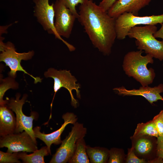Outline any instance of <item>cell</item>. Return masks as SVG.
I'll list each match as a JSON object with an SVG mask.
<instances>
[{"instance_id": "6da1fadb", "label": "cell", "mask_w": 163, "mask_h": 163, "mask_svg": "<svg viewBox=\"0 0 163 163\" xmlns=\"http://www.w3.org/2000/svg\"><path fill=\"white\" fill-rule=\"evenodd\" d=\"M77 18L92 44L105 55L111 53L117 35L115 18L92 0L79 7Z\"/></svg>"}, {"instance_id": "7a4b0ae2", "label": "cell", "mask_w": 163, "mask_h": 163, "mask_svg": "<svg viewBox=\"0 0 163 163\" xmlns=\"http://www.w3.org/2000/svg\"><path fill=\"white\" fill-rule=\"evenodd\" d=\"M143 52L139 50L127 53L124 57L122 66L127 75L133 77L144 86L152 83L155 74L153 68L147 67L149 63H153V57L148 54L142 56Z\"/></svg>"}, {"instance_id": "3957f363", "label": "cell", "mask_w": 163, "mask_h": 163, "mask_svg": "<svg viewBox=\"0 0 163 163\" xmlns=\"http://www.w3.org/2000/svg\"><path fill=\"white\" fill-rule=\"evenodd\" d=\"M157 29L155 25L136 26L130 30L127 36L136 39L135 43L138 50H144L146 54L162 61L163 41L158 40L153 35Z\"/></svg>"}, {"instance_id": "277c9868", "label": "cell", "mask_w": 163, "mask_h": 163, "mask_svg": "<svg viewBox=\"0 0 163 163\" xmlns=\"http://www.w3.org/2000/svg\"><path fill=\"white\" fill-rule=\"evenodd\" d=\"M0 61L4 62L10 69L8 73L9 76L15 78L17 72L21 71L33 78L35 84L41 82L42 79L39 77H35L28 73L21 65V60H27L31 59L34 56L33 50L28 52L19 53L16 51L14 44L10 42L6 43L3 42L1 38L0 41Z\"/></svg>"}, {"instance_id": "5b68a950", "label": "cell", "mask_w": 163, "mask_h": 163, "mask_svg": "<svg viewBox=\"0 0 163 163\" xmlns=\"http://www.w3.org/2000/svg\"><path fill=\"white\" fill-rule=\"evenodd\" d=\"M163 23V14L139 16L132 13L125 12L115 18V27L117 38L124 39L128 36L130 30L140 25H155Z\"/></svg>"}, {"instance_id": "8992f818", "label": "cell", "mask_w": 163, "mask_h": 163, "mask_svg": "<svg viewBox=\"0 0 163 163\" xmlns=\"http://www.w3.org/2000/svg\"><path fill=\"white\" fill-rule=\"evenodd\" d=\"M21 95L17 93L15 98L10 99L7 97L6 104L7 106L16 114V127L14 133H21L25 131L31 136L36 142V138L33 131V121L37 117V113L35 112H32L30 116L25 115L22 111V107L26 101L27 95L24 94L21 99Z\"/></svg>"}, {"instance_id": "52a82bcc", "label": "cell", "mask_w": 163, "mask_h": 163, "mask_svg": "<svg viewBox=\"0 0 163 163\" xmlns=\"http://www.w3.org/2000/svg\"><path fill=\"white\" fill-rule=\"evenodd\" d=\"M87 129L83 124L76 122L73 124L71 131L64 139L60 146L53 155L50 163H66L68 162L73 156L79 139L84 138Z\"/></svg>"}, {"instance_id": "ba28073f", "label": "cell", "mask_w": 163, "mask_h": 163, "mask_svg": "<svg viewBox=\"0 0 163 163\" xmlns=\"http://www.w3.org/2000/svg\"><path fill=\"white\" fill-rule=\"evenodd\" d=\"M44 75L46 78H52L54 80V94L51 104V109L56 94L62 88H65L69 91L71 97V104L75 108H77L78 103L74 98L72 91L73 90H75L77 97L80 99L81 96L79 89L80 86L79 84L76 83L77 80L74 76L72 75L70 70H58L51 68L44 72Z\"/></svg>"}, {"instance_id": "9c48e42d", "label": "cell", "mask_w": 163, "mask_h": 163, "mask_svg": "<svg viewBox=\"0 0 163 163\" xmlns=\"http://www.w3.org/2000/svg\"><path fill=\"white\" fill-rule=\"evenodd\" d=\"M49 1L33 0L35 4L34 16L45 31L49 34H53L56 38L61 40L67 46L70 51H74L75 50V47L64 40L56 32L54 26L55 12L53 3L50 5Z\"/></svg>"}, {"instance_id": "30bf717a", "label": "cell", "mask_w": 163, "mask_h": 163, "mask_svg": "<svg viewBox=\"0 0 163 163\" xmlns=\"http://www.w3.org/2000/svg\"><path fill=\"white\" fill-rule=\"evenodd\" d=\"M37 143L25 131L2 137L0 147H6L11 153L24 152H34L38 149Z\"/></svg>"}, {"instance_id": "8fae6325", "label": "cell", "mask_w": 163, "mask_h": 163, "mask_svg": "<svg viewBox=\"0 0 163 163\" xmlns=\"http://www.w3.org/2000/svg\"><path fill=\"white\" fill-rule=\"evenodd\" d=\"M53 8L56 30L61 37L68 38L71 34L77 18L68 8L58 0L53 3Z\"/></svg>"}, {"instance_id": "7c38bea8", "label": "cell", "mask_w": 163, "mask_h": 163, "mask_svg": "<svg viewBox=\"0 0 163 163\" xmlns=\"http://www.w3.org/2000/svg\"><path fill=\"white\" fill-rule=\"evenodd\" d=\"M132 149L139 158L148 161L157 156V139L155 137L147 135L132 136Z\"/></svg>"}, {"instance_id": "4fadbf2b", "label": "cell", "mask_w": 163, "mask_h": 163, "mask_svg": "<svg viewBox=\"0 0 163 163\" xmlns=\"http://www.w3.org/2000/svg\"><path fill=\"white\" fill-rule=\"evenodd\" d=\"M62 117L64 120L63 124L59 129L51 133L46 134L41 132L40 126H37L33 128L36 138H38L43 141L50 152V146L52 144L58 145L62 143L61 135L66 126L69 124H73L76 122L78 119L76 115L70 112L63 114Z\"/></svg>"}, {"instance_id": "5bb4252c", "label": "cell", "mask_w": 163, "mask_h": 163, "mask_svg": "<svg viewBox=\"0 0 163 163\" xmlns=\"http://www.w3.org/2000/svg\"><path fill=\"white\" fill-rule=\"evenodd\" d=\"M152 0H117L107 12L110 17L116 18L120 14L130 13L138 16L139 11L148 5Z\"/></svg>"}, {"instance_id": "9a60e30c", "label": "cell", "mask_w": 163, "mask_h": 163, "mask_svg": "<svg viewBox=\"0 0 163 163\" xmlns=\"http://www.w3.org/2000/svg\"><path fill=\"white\" fill-rule=\"evenodd\" d=\"M117 94L123 96H141L144 97L151 104L158 100L163 101V98L160 94L163 92V84H160L158 86L151 87L148 86H142L138 89L127 90L124 87L113 89Z\"/></svg>"}, {"instance_id": "2e32d148", "label": "cell", "mask_w": 163, "mask_h": 163, "mask_svg": "<svg viewBox=\"0 0 163 163\" xmlns=\"http://www.w3.org/2000/svg\"><path fill=\"white\" fill-rule=\"evenodd\" d=\"M13 111L6 104L0 107V136L15 133L16 120Z\"/></svg>"}, {"instance_id": "e0dca14e", "label": "cell", "mask_w": 163, "mask_h": 163, "mask_svg": "<svg viewBox=\"0 0 163 163\" xmlns=\"http://www.w3.org/2000/svg\"><path fill=\"white\" fill-rule=\"evenodd\" d=\"M86 150L90 163H107L110 151L107 149L99 147H92L86 145Z\"/></svg>"}, {"instance_id": "ac0fdd59", "label": "cell", "mask_w": 163, "mask_h": 163, "mask_svg": "<svg viewBox=\"0 0 163 163\" xmlns=\"http://www.w3.org/2000/svg\"><path fill=\"white\" fill-rule=\"evenodd\" d=\"M49 154H51V152L46 146L29 155L26 152H19V156L20 159L24 163H44V156Z\"/></svg>"}, {"instance_id": "d6986e66", "label": "cell", "mask_w": 163, "mask_h": 163, "mask_svg": "<svg viewBox=\"0 0 163 163\" xmlns=\"http://www.w3.org/2000/svg\"><path fill=\"white\" fill-rule=\"evenodd\" d=\"M86 145L84 138L78 139L77 142L74 153L68 162L69 163H90L86 150Z\"/></svg>"}, {"instance_id": "ffe728a7", "label": "cell", "mask_w": 163, "mask_h": 163, "mask_svg": "<svg viewBox=\"0 0 163 163\" xmlns=\"http://www.w3.org/2000/svg\"><path fill=\"white\" fill-rule=\"evenodd\" d=\"M147 135L157 138L159 135L153 120L138 124L133 136Z\"/></svg>"}, {"instance_id": "44dd1931", "label": "cell", "mask_w": 163, "mask_h": 163, "mask_svg": "<svg viewBox=\"0 0 163 163\" xmlns=\"http://www.w3.org/2000/svg\"><path fill=\"white\" fill-rule=\"evenodd\" d=\"M18 88V84L15 78L8 76L3 79L0 76V105L6 104V100L3 99L5 92L8 89H17Z\"/></svg>"}, {"instance_id": "7402d4cb", "label": "cell", "mask_w": 163, "mask_h": 163, "mask_svg": "<svg viewBox=\"0 0 163 163\" xmlns=\"http://www.w3.org/2000/svg\"><path fill=\"white\" fill-rule=\"evenodd\" d=\"M126 155L121 149L111 148L109 151V157L107 163H125Z\"/></svg>"}, {"instance_id": "603a6c76", "label": "cell", "mask_w": 163, "mask_h": 163, "mask_svg": "<svg viewBox=\"0 0 163 163\" xmlns=\"http://www.w3.org/2000/svg\"><path fill=\"white\" fill-rule=\"evenodd\" d=\"M19 152L11 153L0 151V163H20Z\"/></svg>"}, {"instance_id": "cb8c5ba5", "label": "cell", "mask_w": 163, "mask_h": 163, "mask_svg": "<svg viewBox=\"0 0 163 163\" xmlns=\"http://www.w3.org/2000/svg\"><path fill=\"white\" fill-rule=\"evenodd\" d=\"M65 5L78 18L79 14L77 12L76 6L78 4H82L88 0H58Z\"/></svg>"}, {"instance_id": "d4e9b609", "label": "cell", "mask_w": 163, "mask_h": 163, "mask_svg": "<svg viewBox=\"0 0 163 163\" xmlns=\"http://www.w3.org/2000/svg\"><path fill=\"white\" fill-rule=\"evenodd\" d=\"M125 163H148V161L138 157L135 154L132 149H128Z\"/></svg>"}, {"instance_id": "484cf974", "label": "cell", "mask_w": 163, "mask_h": 163, "mask_svg": "<svg viewBox=\"0 0 163 163\" xmlns=\"http://www.w3.org/2000/svg\"><path fill=\"white\" fill-rule=\"evenodd\" d=\"M152 120L155 124L159 136L163 135V110L155 116Z\"/></svg>"}, {"instance_id": "4316f807", "label": "cell", "mask_w": 163, "mask_h": 163, "mask_svg": "<svg viewBox=\"0 0 163 163\" xmlns=\"http://www.w3.org/2000/svg\"><path fill=\"white\" fill-rule=\"evenodd\" d=\"M157 156L163 159V135L157 138Z\"/></svg>"}, {"instance_id": "83f0119b", "label": "cell", "mask_w": 163, "mask_h": 163, "mask_svg": "<svg viewBox=\"0 0 163 163\" xmlns=\"http://www.w3.org/2000/svg\"><path fill=\"white\" fill-rule=\"evenodd\" d=\"M117 0H102L100 2L99 6L104 11H107Z\"/></svg>"}, {"instance_id": "f1b7e54d", "label": "cell", "mask_w": 163, "mask_h": 163, "mask_svg": "<svg viewBox=\"0 0 163 163\" xmlns=\"http://www.w3.org/2000/svg\"><path fill=\"white\" fill-rule=\"evenodd\" d=\"M153 35L155 38H161L163 41V23L161 24L160 28L158 30H157Z\"/></svg>"}, {"instance_id": "f546056e", "label": "cell", "mask_w": 163, "mask_h": 163, "mask_svg": "<svg viewBox=\"0 0 163 163\" xmlns=\"http://www.w3.org/2000/svg\"><path fill=\"white\" fill-rule=\"evenodd\" d=\"M163 163V159L156 157L154 159L148 161V163Z\"/></svg>"}, {"instance_id": "4dcf8cb0", "label": "cell", "mask_w": 163, "mask_h": 163, "mask_svg": "<svg viewBox=\"0 0 163 163\" xmlns=\"http://www.w3.org/2000/svg\"></svg>"}, {"instance_id": "1f68e13d", "label": "cell", "mask_w": 163, "mask_h": 163, "mask_svg": "<svg viewBox=\"0 0 163 163\" xmlns=\"http://www.w3.org/2000/svg\"></svg>"}]
</instances>
